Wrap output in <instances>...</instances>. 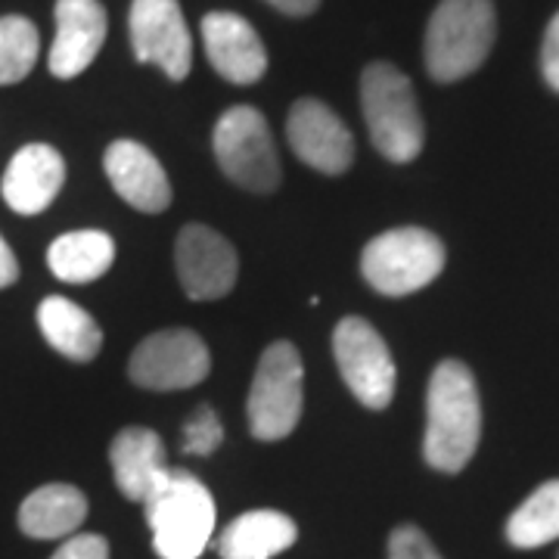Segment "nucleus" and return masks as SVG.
<instances>
[{
  "label": "nucleus",
  "mask_w": 559,
  "mask_h": 559,
  "mask_svg": "<svg viewBox=\"0 0 559 559\" xmlns=\"http://www.w3.org/2000/svg\"><path fill=\"white\" fill-rule=\"evenodd\" d=\"M360 109L377 153L395 165L423 153V116L411 79L392 62H370L360 75Z\"/></svg>",
  "instance_id": "obj_4"
},
{
  "label": "nucleus",
  "mask_w": 559,
  "mask_h": 559,
  "mask_svg": "<svg viewBox=\"0 0 559 559\" xmlns=\"http://www.w3.org/2000/svg\"><path fill=\"white\" fill-rule=\"evenodd\" d=\"M38 326L47 345L69 360H94L103 348V330L81 305L66 296H47L38 305Z\"/></svg>",
  "instance_id": "obj_20"
},
{
  "label": "nucleus",
  "mask_w": 559,
  "mask_h": 559,
  "mask_svg": "<svg viewBox=\"0 0 559 559\" xmlns=\"http://www.w3.org/2000/svg\"><path fill=\"white\" fill-rule=\"evenodd\" d=\"M109 463L119 491L128 500L150 498L171 473L165 463V444L146 426H128L109 444Z\"/></svg>",
  "instance_id": "obj_17"
},
{
  "label": "nucleus",
  "mask_w": 559,
  "mask_h": 559,
  "mask_svg": "<svg viewBox=\"0 0 559 559\" xmlns=\"http://www.w3.org/2000/svg\"><path fill=\"white\" fill-rule=\"evenodd\" d=\"M389 559H441V554L417 525H399L389 535Z\"/></svg>",
  "instance_id": "obj_25"
},
{
  "label": "nucleus",
  "mask_w": 559,
  "mask_h": 559,
  "mask_svg": "<svg viewBox=\"0 0 559 559\" xmlns=\"http://www.w3.org/2000/svg\"><path fill=\"white\" fill-rule=\"evenodd\" d=\"M57 35L50 44V75L79 79L97 60L106 40V10L100 0H57L53 7Z\"/></svg>",
  "instance_id": "obj_14"
},
{
  "label": "nucleus",
  "mask_w": 559,
  "mask_h": 559,
  "mask_svg": "<svg viewBox=\"0 0 559 559\" xmlns=\"http://www.w3.org/2000/svg\"><path fill=\"white\" fill-rule=\"evenodd\" d=\"M481 401L476 377L460 360H441L426 392L423 454L439 473H460L479 448Z\"/></svg>",
  "instance_id": "obj_1"
},
{
  "label": "nucleus",
  "mask_w": 559,
  "mask_h": 559,
  "mask_svg": "<svg viewBox=\"0 0 559 559\" xmlns=\"http://www.w3.org/2000/svg\"><path fill=\"white\" fill-rule=\"evenodd\" d=\"M116 261V240L103 230H72L50 242L47 264L62 283L100 280Z\"/></svg>",
  "instance_id": "obj_21"
},
{
  "label": "nucleus",
  "mask_w": 559,
  "mask_h": 559,
  "mask_svg": "<svg viewBox=\"0 0 559 559\" xmlns=\"http://www.w3.org/2000/svg\"><path fill=\"white\" fill-rule=\"evenodd\" d=\"M106 178L131 209L159 215L171 205V183L162 162L138 140H116L103 156Z\"/></svg>",
  "instance_id": "obj_15"
},
{
  "label": "nucleus",
  "mask_w": 559,
  "mask_h": 559,
  "mask_svg": "<svg viewBox=\"0 0 559 559\" xmlns=\"http://www.w3.org/2000/svg\"><path fill=\"white\" fill-rule=\"evenodd\" d=\"M202 44L215 72L230 84H255L267 72L264 40L252 28V22L237 13L218 10L202 16Z\"/></svg>",
  "instance_id": "obj_13"
},
{
  "label": "nucleus",
  "mask_w": 559,
  "mask_h": 559,
  "mask_svg": "<svg viewBox=\"0 0 559 559\" xmlns=\"http://www.w3.org/2000/svg\"><path fill=\"white\" fill-rule=\"evenodd\" d=\"M299 538L296 522L277 510L242 513L224 528L218 540L221 559H274Z\"/></svg>",
  "instance_id": "obj_18"
},
{
  "label": "nucleus",
  "mask_w": 559,
  "mask_h": 559,
  "mask_svg": "<svg viewBox=\"0 0 559 559\" xmlns=\"http://www.w3.org/2000/svg\"><path fill=\"white\" fill-rule=\"evenodd\" d=\"M212 370L205 342L193 330H162L140 342L128 360V377L146 392H178L200 385Z\"/></svg>",
  "instance_id": "obj_9"
},
{
  "label": "nucleus",
  "mask_w": 559,
  "mask_h": 559,
  "mask_svg": "<svg viewBox=\"0 0 559 559\" xmlns=\"http://www.w3.org/2000/svg\"><path fill=\"white\" fill-rule=\"evenodd\" d=\"M66 183V162L50 143H25L3 171V202L16 215H40Z\"/></svg>",
  "instance_id": "obj_16"
},
{
  "label": "nucleus",
  "mask_w": 559,
  "mask_h": 559,
  "mask_svg": "<svg viewBox=\"0 0 559 559\" xmlns=\"http://www.w3.org/2000/svg\"><path fill=\"white\" fill-rule=\"evenodd\" d=\"M215 159L221 171L249 193H274L280 187V159L267 119L255 106H234L215 124Z\"/></svg>",
  "instance_id": "obj_7"
},
{
  "label": "nucleus",
  "mask_w": 559,
  "mask_h": 559,
  "mask_svg": "<svg viewBox=\"0 0 559 559\" xmlns=\"http://www.w3.org/2000/svg\"><path fill=\"white\" fill-rule=\"evenodd\" d=\"M444 267V246L426 227H395L367 242L360 274L380 296H411Z\"/></svg>",
  "instance_id": "obj_5"
},
{
  "label": "nucleus",
  "mask_w": 559,
  "mask_h": 559,
  "mask_svg": "<svg viewBox=\"0 0 559 559\" xmlns=\"http://www.w3.org/2000/svg\"><path fill=\"white\" fill-rule=\"evenodd\" d=\"M540 72H544V81L559 94V13L550 20L547 32H544V44H540Z\"/></svg>",
  "instance_id": "obj_27"
},
{
  "label": "nucleus",
  "mask_w": 559,
  "mask_h": 559,
  "mask_svg": "<svg viewBox=\"0 0 559 559\" xmlns=\"http://www.w3.org/2000/svg\"><path fill=\"white\" fill-rule=\"evenodd\" d=\"M559 538V479L544 481L507 520V540L520 550H535Z\"/></svg>",
  "instance_id": "obj_22"
},
{
  "label": "nucleus",
  "mask_w": 559,
  "mask_h": 559,
  "mask_svg": "<svg viewBox=\"0 0 559 559\" xmlns=\"http://www.w3.org/2000/svg\"><path fill=\"white\" fill-rule=\"evenodd\" d=\"M50 559H109V544L103 535H72Z\"/></svg>",
  "instance_id": "obj_26"
},
{
  "label": "nucleus",
  "mask_w": 559,
  "mask_h": 559,
  "mask_svg": "<svg viewBox=\"0 0 559 559\" xmlns=\"http://www.w3.org/2000/svg\"><path fill=\"white\" fill-rule=\"evenodd\" d=\"M87 520V498L75 485H44L22 500L20 528L28 538L57 540L72 538Z\"/></svg>",
  "instance_id": "obj_19"
},
{
  "label": "nucleus",
  "mask_w": 559,
  "mask_h": 559,
  "mask_svg": "<svg viewBox=\"0 0 559 559\" xmlns=\"http://www.w3.org/2000/svg\"><path fill=\"white\" fill-rule=\"evenodd\" d=\"M128 32L138 62L156 66L171 81H183L190 75L193 38L178 0H131Z\"/></svg>",
  "instance_id": "obj_10"
},
{
  "label": "nucleus",
  "mask_w": 559,
  "mask_h": 559,
  "mask_svg": "<svg viewBox=\"0 0 559 559\" xmlns=\"http://www.w3.org/2000/svg\"><path fill=\"white\" fill-rule=\"evenodd\" d=\"M286 138L293 153L320 175H345L355 162V138L323 100L305 97L289 109Z\"/></svg>",
  "instance_id": "obj_12"
},
{
  "label": "nucleus",
  "mask_w": 559,
  "mask_h": 559,
  "mask_svg": "<svg viewBox=\"0 0 559 559\" xmlns=\"http://www.w3.org/2000/svg\"><path fill=\"white\" fill-rule=\"evenodd\" d=\"M143 510L162 559H200L218 516L212 491L187 469H171L143 500Z\"/></svg>",
  "instance_id": "obj_3"
},
{
  "label": "nucleus",
  "mask_w": 559,
  "mask_h": 559,
  "mask_svg": "<svg viewBox=\"0 0 559 559\" xmlns=\"http://www.w3.org/2000/svg\"><path fill=\"white\" fill-rule=\"evenodd\" d=\"M40 35L25 16H0V87L20 84L38 62Z\"/></svg>",
  "instance_id": "obj_23"
},
{
  "label": "nucleus",
  "mask_w": 559,
  "mask_h": 559,
  "mask_svg": "<svg viewBox=\"0 0 559 559\" xmlns=\"http://www.w3.org/2000/svg\"><path fill=\"white\" fill-rule=\"evenodd\" d=\"M20 280V261L13 255V249L7 246V240L0 237V289L13 286Z\"/></svg>",
  "instance_id": "obj_28"
},
{
  "label": "nucleus",
  "mask_w": 559,
  "mask_h": 559,
  "mask_svg": "<svg viewBox=\"0 0 559 559\" xmlns=\"http://www.w3.org/2000/svg\"><path fill=\"white\" fill-rule=\"evenodd\" d=\"M305 367L296 345L286 340L267 345L249 389V429L259 441L286 439L301 419Z\"/></svg>",
  "instance_id": "obj_6"
},
{
  "label": "nucleus",
  "mask_w": 559,
  "mask_h": 559,
  "mask_svg": "<svg viewBox=\"0 0 559 559\" xmlns=\"http://www.w3.org/2000/svg\"><path fill=\"white\" fill-rule=\"evenodd\" d=\"M333 355L352 395L370 407L385 411L395 399V360L380 330L364 318H342L333 330Z\"/></svg>",
  "instance_id": "obj_8"
},
{
  "label": "nucleus",
  "mask_w": 559,
  "mask_h": 559,
  "mask_svg": "<svg viewBox=\"0 0 559 559\" xmlns=\"http://www.w3.org/2000/svg\"><path fill=\"white\" fill-rule=\"evenodd\" d=\"M498 35L491 0H441L426 25V72L429 79L451 84L466 79L488 60Z\"/></svg>",
  "instance_id": "obj_2"
},
{
  "label": "nucleus",
  "mask_w": 559,
  "mask_h": 559,
  "mask_svg": "<svg viewBox=\"0 0 559 559\" xmlns=\"http://www.w3.org/2000/svg\"><path fill=\"white\" fill-rule=\"evenodd\" d=\"M224 441V429H221L218 414L212 407H197V414L187 419L183 426V454L193 457H209L218 451V444Z\"/></svg>",
  "instance_id": "obj_24"
},
{
  "label": "nucleus",
  "mask_w": 559,
  "mask_h": 559,
  "mask_svg": "<svg viewBox=\"0 0 559 559\" xmlns=\"http://www.w3.org/2000/svg\"><path fill=\"white\" fill-rule=\"evenodd\" d=\"M267 3L286 16H311L320 7V0H267Z\"/></svg>",
  "instance_id": "obj_29"
},
{
  "label": "nucleus",
  "mask_w": 559,
  "mask_h": 559,
  "mask_svg": "<svg viewBox=\"0 0 559 559\" xmlns=\"http://www.w3.org/2000/svg\"><path fill=\"white\" fill-rule=\"evenodd\" d=\"M175 264L180 289L193 301L224 299L240 277L237 249L205 224H187L180 230Z\"/></svg>",
  "instance_id": "obj_11"
}]
</instances>
